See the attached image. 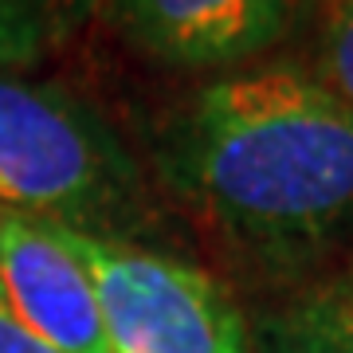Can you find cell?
I'll return each instance as SVG.
<instances>
[{"label":"cell","instance_id":"cell-1","mask_svg":"<svg viewBox=\"0 0 353 353\" xmlns=\"http://www.w3.org/2000/svg\"><path fill=\"white\" fill-rule=\"evenodd\" d=\"M165 185L228 252L299 267L353 240V110L299 67L212 79L169 118Z\"/></svg>","mask_w":353,"mask_h":353},{"label":"cell","instance_id":"cell-2","mask_svg":"<svg viewBox=\"0 0 353 353\" xmlns=\"http://www.w3.org/2000/svg\"><path fill=\"white\" fill-rule=\"evenodd\" d=\"M0 208L99 240H130L150 212L118 130L51 79L0 71Z\"/></svg>","mask_w":353,"mask_h":353},{"label":"cell","instance_id":"cell-3","mask_svg":"<svg viewBox=\"0 0 353 353\" xmlns=\"http://www.w3.org/2000/svg\"><path fill=\"white\" fill-rule=\"evenodd\" d=\"M87 271L110 353H252V334L208 271L134 240L51 228Z\"/></svg>","mask_w":353,"mask_h":353},{"label":"cell","instance_id":"cell-4","mask_svg":"<svg viewBox=\"0 0 353 353\" xmlns=\"http://www.w3.org/2000/svg\"><path fill=\"white\" fill-rule=\"evenodd\" d=\"M0 303L59 353H110L87 271L48 224L0 208Z\"/></svg>","mask_w":353,"mask_h":353},{"label":"cell","instance_id":"cell-5","mask_svg":"<svg viewBox=\"0 0 353 353\" xmlns=\"http://www.w3.org/2000/svg\"><path fill=\"white\" fill-rule=\"evenodd\" d=\"M290 0H110L126 43L169 67H236L271 48Z\"/></svg>","mask_w":353,"mask_h":353},{"label":"cell","instance_id":"cell-6","mask_svg":"<svg viewBox=\"0 0 353 353\" xmlns=\"http://www.w3.org/2000/svg\"><path fill=\"white\" fill-rule=\"evenodd\" d=\"M252 353H353V275L314 287L263 318Z\"/></svg>","mask_w":353,"mask_h":353},{"label":"cell","instance_id":"cell-7","mask_svg":"<svg viewBox=\"0 0 353 353\" xmlns=\"http://www.w3.org/2000/svg\"><path fill=\"white\" fill-rule=\"evenodd\" d=\"M63 36L55 0H0V71L39 63Z\"/></svg>","mask_w":353,"mask_h":353},{"label":"cell","instance_id":"cell-8","mask_svg":"<svg viewBox=\"0 0 353 353\" xmlns=\"http://www.w3.org/2000/svg\"><path fill=\"white\" fill-rule=\"evenodd\" d=\"M318 79L353 110V0H338L318 43Z\"/></svg>","mask_w":353,"mask_h":353},{"label":"cell","instance_id":"cell-9","mask_svg":"<svg viewBox=\"0 0 353 353\" xmlns=\"http://www.w3.org/2000/svg\"><path fill=\"white\" fill-rule=\"evenodd\" d=\"M55 4H59V20H63V36H75L110 16V0H55Z\"/></svg>","mask_w":353,"mask_h":353},{"label":"cell","instance_id":"cell-10","mask_svg":"<svg viewBox=\"0 0 353 353\" xmlns=\"http://www.w3.org/2000/svg\"><path fill=\"white\" fill-rule=\"evenodd\" d=\"M0 353H59V350H51V345H43L36 334H28V330L4 310V303H0Z\"/></svg>","mask_w":353,"mask_h":353}]
</instances>
